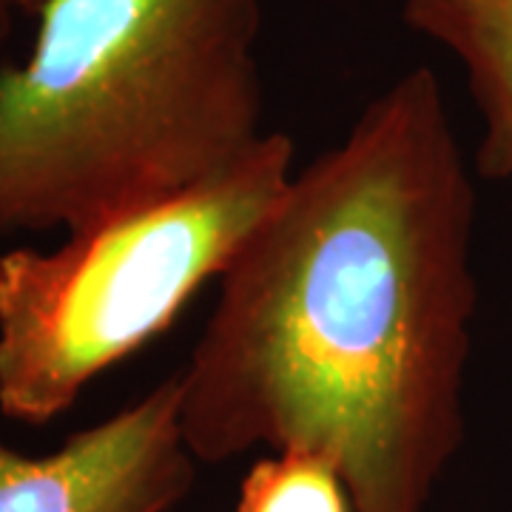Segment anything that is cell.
Instances as JSON below:
<instances>
[{"label": "cell", "instance_id": "obj_1", "mask_svg": "<svg viewBox=\"0 0 512 512\" xmlns=\"http://www.w3.org/2000/svg\"><path fill=\"white\" fill-rule=\"evenodd\" d=\"M476 185L427 66L242 242L180 379L191 456L305 453L353 512H424L464 441Z\"/></svg>", "mask_w": 512, "mask_h": 512}, {"label": "cell", "instance_id": "obj_2", "mask_svg": "<svg viewBox=\"0 0 512 512\" xmlns=\"http://www.w3.org/2000/svg\"><path fill=\"white\" fill-rule=\"evenodd\" d=\"M259 0H49L0 69V237L180 194L265 140Z\"/></svg>", "mask_w": 512, "mask_h": 512}, {"label": "cell", "instance_id": "obj_3", "mask_svg": "<svg viewBox=\"0 0 512 512\" xmlns=\"http://www.w3.org/2000/svg\"><path fill=\"white\" fill-rule=\"evenodd\" d=\"M293 180V140H265L225 171L72 231L52 251L0 256V413L46 424L174 325L220 282Z\"/></svg>", "mask_w": 512, "mask_h": 512}, {"label": "cell", "instance_id": "obj_4", "mask_svg": "<svg viewBox=\"0 0 512 512\" xmlns=\"http://www.w3.org/2000/svg\"><path fill=\"white\" fill-rule=\"evenodd\" d=\"M194 470L174 373L46 456L0 441V512H171Z\"/></svg>", "mask_w": 512, "mask_h": 512}, {"label": "cell", "instance_id": "obj_5", "mask_svg": "<svg viewBox=\"0 0 512 512\" xmlns=\"http://www.w3.org/2000/svg\"><path fill=\"white\" fill-rule=\"evenodd\" d=\"M402 18L467 69L481 117L478 177L512 180V0H402Z\"/></svg>", "mask_w": 512, "mask_h": 512}, {"label": "cell", "instance_id": "obj_6", "mask_svg": "<svg viewBox=\"0 0 512 512\" xmlns=\"http://www.w3.org/2000/svg\"><path fill=\"white\" fill-rule=\"evenodd\" d=\"M234 512H353V501L325 461L268 453L248 470Z\"/></svg>", "mask_w": 512, "mask_h": 512}, {"label": "cell", "instance_id": "obj_7", "mask_svg": "<svg viewBox=\"0 0 512 512\" xmlns=\"http://www.w3.org/2000/svg\"><path fill=\"white\" fill-rule=\"evenodd\" d=\"M12 18H15L12 3L9 0H0V52L9 43V35H12Z\"/></svg>", "mask_w": 512, "mask_h": 512}, {"label": "cell", "instance_id": "obj_8", "mask_svg": "<svg viewBox=\"0 0 512 512\" xmlns=\"http://www.w3.org/2000/svg\"><path fill=\"white\" fill-rule=\"evenodd\" d=\"M9 3H12L15 12H26V15H35L37 18V12H40L49 0H9Z\"/></svg>", "mask_w": 512, "mask_h": 512}]
</instances>
